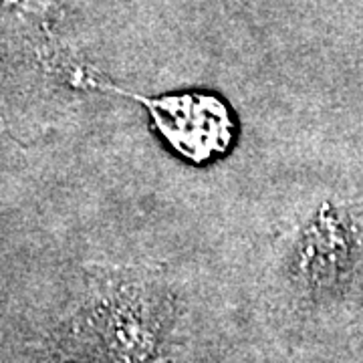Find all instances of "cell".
I'll use <instances>...</instances> for the list:
<instances>
[{"instance_id": "7a4b0ae2", "label": "cell", "mask_w": 363, "mask_h": 363, "mask_svg": "<svg viewBox=\"0 0 363 363\" xmlns=\"http://www.w3.org/2000/svg\"><path fill=\"white\" fill-rule=\"evenodd\" d=\"M71 81L85 89L116 93L142 104L160 138L190 164H208L226 156L234 143V117L214 93L188 91L160 97H143L105 81L83 67H73Z\"/></svg>"}, {"instance_id": "277c9868", "label": "cell", "mask_w": 363, "mask_h": 363, "mask_svg": "<svg viewBox=\"0 0 363 363\" xmlns=\"http://www.w3.org/2000/svg\"><path fill=\"white\" fill-rule=\"evenodd\" d=\"M166 363H168V362H166Z\"/></svg>"}, {"instance_id": "3957f363", "label": "cell", "mask_w": 363, "mask_h": 363, "mask_svg": "<svg viewBox=\"0 0 363 363\" xmlns=\"http://www.w3.org/2000/svg\"><path fill=\"white\" fill-rule=\"evenodd\" d=\"M341 226L335 220H319L303 238L298 250V272L309 289L333 285L339 277L341 260L347 255Z\"/></svg>"}, {"instance_id": "6da1fadb", "label": "cell", "mask_w": 363, "mask_h": 363, "mask_svg": "<svg viewBox=\"0 0 363 363\" xmlns=\"http://www.w3.org/2000/svg\"><path fill=\"white\" fill-rule=\"evenodd\" d=\"M174 301L145 281H109L52 343L63 363H162Z\"/></svg>"}]
</instances>
